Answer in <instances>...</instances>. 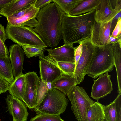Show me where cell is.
<instances>
[{
    "instance_id": "obj_19",
    "label": "cell",
    "mask_w": 121,
    "mask_h": 121,
    "mask_svg": "<svg viewBox=\"0 0 121 121\" xmlns=\"http://www.w3.org/2000/svg\"><path fill=\"white\" fill-rule=\"evenodd\" d=\"M99 1V0H84L72 11L69 15L71 16L81 15L96 9Z\"/></svg>"
},
{
    "instance_id": "obj_30",
    "label": "cell",
    "mask_w": 121,
    "mask_h": 121,
    "mask_svg": "<svg viewBox=\"0 0 121 121\" xmlns=\"http://www.w3.org/2000/svg\"><path fill=\"white\" fill-rule=\"evenodd\" d=\"M35 1L31 4L29 6L26 7L8 17L6 18L7 19H17L23 16L32 8L35 4Z\"/></svg>"
},
{
    "instance_id": "obj_42",
    "label": "cell",
    "mask_w": 121,
    "mask_h": 121,
    "mask_svg": "<svg viewBox=\"0 0 121 121\" xmlns=\"http://www.w3.org/2000/svg\"><path fill=\"white\" fill-rule=\"evenodd\" d=\"M0 47L4 50L9 53V51L5 45L4 43L0 38Z\"/></svg>"
},
{
    "instance_id": "obj_5",
    "label": "cell",
    "mask_w": 121,
    "mask_h": 121,
    "mask_svg": "<svg viewBox=\"0 0 121 121\" xmlns=\"http://www.w3.org/2000/svg\"><path fill=\"white\" fill-rule=\"evenodd\" d=\"M5 31L7 38L21 46L47 47L39 35L28 27L14 26L8 23Z\"/></svg>"
},
{
    "instance_id": "obj_26",
    "label": "cell",
    "mask_w": 121,
    "mask_h": 121,
    "mask_svg": "<svg viewBox=\"0 0 121 121\" xmlns=\"http://www.w3.org/2000/svg\"><path fill=\"white\" fill-rule=\"evenodd\" d=\"M21 47L23 49L27 57H39L44 55L46 50V48L37 47L26 46Z\"/></svg>"
},
{
    "instance_id": "obj_41",
    "label": "cell",
    "mask_w": 121,
    "mask_h": 121,
    "mask_svg": "<svg viewBox=\"0 0 121 121\" xmlns=\"http://www.w3.org/2000/svg\"><path fill=\"white\" fill-rule=\"evenodd\" d=\"M9 53L5 51L0 47V56L7 58L9 57Z\"/></svg>"
},
{
    "instance_id": "obj_45",
    "label": "cell",
    "mask_w": 121,
    "mask_h": 121,
    "mask_svg": "<svg viewBox=\"0 0 121 121\" xmlns=\"http://www.w3.org/2000/svg\"></svg>"
},
{
    "instance_id": "obj_23",
    "label": "cell",
    "mask_w": 121,
    "mask_h": 121,
    "mask_svg": "<svg viewBox=\"0 0 121 121\" xmlns=\"http://www.w3.org/2000/svg\"><path fill=\"white\" fill-rule=\"evenodd\" d=\"M35 4L23 16L17 19H7L8 23L13 25L19 26H21L22 24L28 20L36 17L40 9L35 8Z\"/></svg>"
},
{
    "instance_id": "obj_44",
    "label": "cell",
    "mask_w": 121,
    "mask_h": 121,
    "mask_svg": "<svg viewBox=\"0 0 121 121\" xmlns=\"http://www.w3.org/2000/svg\"><path fill=\"white\" fill-rule=\"evenodd\" d=\"M13 121H14V120H13Z\"/></svg>"
},
{
    "instance_id": "obj_10",
    "label": "cell",
    "mask_w": 121,
    "mask_h": 121,
    "mask_svg": "<svg viewBox=\"0 0 121 121\" xmlns=\"http://www.w3.org/2000/svg\"><path fill=\"white\" fill-rule=\"evenodd\" d=\"M25 87L23 101L30 109L36 105L37 91L39 86V78L35 72H29L25 74Z\"/></svg>"
},
{
    "instance_id": "obj_17",
    "label": "cell",
    "mask_w": 121,
    "mask_h": 121,
    "mask_svg": "<svg viewBox=\"0 0 121 121\" xmlns=\"http://www.w3.org/2000/svg\"><path fill=\"white\" fill-rule=\"evenodd\" d=\"M51 84L52 87L59 90L65 95L73 87L77 85L74 76L64 73Z\"/></svg>"
},
{
    "instance_id": "obj_2",
    "label": "cell",
    "mask_w": 121,
    "mask_h": 121,
    "mask_svg": "<svg viewBox=\"0 0 121 121\" xmlns=\"http://www.w3.org/2000/svg\"><path fill=\"white\" fill-rule=\"evenodd\" d=\"M95 9L81 15L65 14L62 19L61 33L64 44L80 43L90 38L95 22Z\"/></svg>"
},
{
    "instance_id": "obj_37",
    "label": "cell",
    "mask_w": 121,
    "mask_h": 121,
    "mask_svg": "<svg viewBox=\"0 0 121 121\" xmlns=\"http://www.w3.org/2000/svg\"><path fill=\"white\" fill-rule=\"evenodd\" d=\"M121 11L119 12L113 18L112 21L110 28V36L114 29L118 20L121 17Z\"/></svg>"
},
{
    "instance_id": "obj_1",
    "label": "cell",
    "mask_w": 121,
    "mask_h": 121,
    "mask_svg": "<svg viewBox=\"0 0 121 121\" xmlns=\"http://www.w3.org/2000/svg\"><path fill=\"white\" fill-rule=\"evenodd\" d=\"M65 14L55 2L40 9L36 17L37 25L32 29L47 47H57L62 39V19Z\"/></svg>"
},
{
    "instance_id": "obj_13",
    "label": "cell",
    "mask_w": 121,
    "mask_h": 121,
    "mask_svg": "<svg viewBox=\"0 0 121 121\" xmlns=\"http://www.w3.org/2000/svg\"><path fill=\"white\" fill-rule=\"evenodd\" d=\"M7 108L13 120L27 121L29 115L26 104L22 101L8 94L6 99Z\"/></svg>"
},
{
    "instance_id": "obj_33",
    "label": "cell",
    "mask_w": 121,
    "mask_h": 121,
    "mask_svg": "<svg viewBox=\"0 0 121 121\" xmlns=\"http://www.w3.org/2000/svg\"><path fill=\"white\" fill-rule=\"evenodd\" d=\"M121 17L120 18L110 36L115 38L121 35Z\"/></svg>"
},
{
    "instance_id": "obj_43",
    "label": "cell",
    "mask_w": 121,
    "mask_h": 121,
    "mask_svg": "<svg viewBox=\"0 0 121 121\" xmlns=\"http://www.w3.org/2000/svg\"><path fill=\"white\" fill-rule=\"evenodd\" d=\"M46 85L48 90L50 89H52V86L51 83L50 82H48L46 83Z\"/></svg>"
},
{
    "instance_id": "obj_12",
    "label": "cell",
    "mask_w": 121,
    "mask_h": 121,
    "mask_svg": "<svg viewBox=\"0 0 121 121\" xmlns=\"http://www.w3.org/2000/svg\"><path fill=\"white\" fill-rule=\"evenodd\" d=\"M112 20L105 23H98L95 21L90 37L91 42L94 45L101 46L108 44L110 36Z\"/></svg>"
},
{
    "instance_id": "obj_35",
    "label": "cell",
    "mask_w": 121,
    "mask_h": 121,
    "mask_svg": "<svg viewBox=\"0 0 121 121\" xmlns=\"http://www.w3.org/2000/svg\"><path fill=\"white\" fill-rule=\"evenodd\" d=\"M79 45L76 47L75 53V66L77 65L81 56L82 51V44L81 43Z\"/></svg>"
},
{
    "instance_id": "obj_15",
    "label": "cell",
    "mask_w": 121,
    "mask_h": 121,
    "mask_svg": "<svg viewBox=\"0 0 121 121\" xmlns=\"http://www.w3.org/2000/svg\"><path fill=\"white\" fill-rule=\"evenodd\" d=\"M9 59L14 79L23 74V65L24 61V51L17 44H13L9 48Z\"/></svg>"
},
{
    "instance_id": "obj_27",
    "label": "cell",
    "mask_w": 121,
    "mask_h": 121,
    "mask_svg": "<svg viewBox=\"0 0 121 121\" xmlns=\"http://www.w3.org/2000/svg\"><path fill=\"white\" fill-rule=\"evenodd\" d=\"M30 121H65L60 116L44 114H38L32 118Z\"/></svg>"
},
{
    "instance_id": "obj_29",
    "label": "cell",
    "mask_w": 121,
    "mask_h": 121,
    "mask_svg": "<svg viewBox=\"0 0 121 121\" xmlns=\"http://www.w3.org/2000/svg\"><path fill=\"white\" fill-rule=\"evenodd\" d=\"M48 90L46 83H44L41 80H40L39 85L37 93L36 105L33 109L37 108L44 97Z\"/></svg>"
},
{
    "instance_id": "obj_24",
    "label": "cell",
    "mask_w": 121,
    "mask_h": 121,
    "mask_svg": "<svg viewBox=\"0 0 121 121\" xmlns=\"http://www.w3.org/2000/svg\"><path fill=\"white\" fill-rule=\"evenodd\" d=\"M84 0H53L52 2L56 3L60 9L67 14L75 9Z\"/></svg>"
},
{
    "instance_id": "obj_40",
    "label": "cell",
    "mask_w": 121,
    "mask_h": 121,
    "mask_svg": "<svg viewBox=\"0 0 121 121\" xmlns=\"http://www.w3.org/2000/svg\"><path fill=\"white\" fill-rule=\"evenodd\" d=\"M14 0H0V17H2L0 14V12L1 10L7 5L9 3L12 2Z\"/></svg>"
},
{
    "instance_id": "obj_11",
    "label": "cell",
    "mask_w": 121,
    "mask_h": 121,
    "mask_svg": "<svg viewBox=\"0 0 121 121\" xmlns=\"http://www.w3.org/2000/svg\"><path fill=\"white\" fill-rule=\"evenodd\" d=\"M108 73L99 76L93 85L91 96L98 101L110 94L113 90V85Z\"/></svg>"
},
{
    "instance_id": "obj_18",
    "label": "cell",
    "mask_w": 121,
    "mask_h": 121,
    "mask_svg": "<svg viewBox=\"0 0 121 121\" xmlns=\"http://www.w3.org/2000/svg\"><path fill=\"white\" fill-rule=\"evenodd\" d=\"M25 87V74H23L14 79L8 91L10 95L22 101Z\"/></svg>"
},
{
    "instance_id": "obj_38",
    "label": "cell",
    "mask_w": 121,
    "mask_h": 121,
    "mask_svg": "<svg viewBox=\"0 0 121 121\" xmlns=\"http://www.w3.org/2000/svg\"><path fill=\"white\" fill-rule=\"evenodd\" d=\"M0 38L4 43L7 39L4 27L0 23Z\"/></svg>"
},
{
    "instance_id": "obj_9",
    "label": "cell",
    "mask_w": 121,
    "mask_h": 121,
    "mask_svg": "<svg viewBox=\"0 0 121 121\" xmlns=\"http://www.w3.org/2000/svg\"><path fill=\"white\" fill-rule=\"evenodd\" d=\"M39 58L40 78L44 83L50 82L52 84L63 73L57 62L52 58L44 54Z\"/></svg>"
},
{
    "instance_id": "obj_8",
    "label": "cell",
    "mask_w": 121,
    "mask_h": 121,
    "mask_svg": "<svg viewBox=\"0 0 121 121\" xmlns=\"http://www.w3.org/2000/svg\"><path fill=\"white\" fill-rule=\"evenodd\" d=\"M121 11V0H99L95 14V21L98 23L108 22Z\"/></svg>"
},
{
    "instance_id": "obj_28",
    "label": "cell",
    "mask_w": 121,
    "mask_h": 121,
    "mask_svg": "<svg viewBox=\"0 0 121 121\" xmlns=\"http://www.w3.org/2000/svg\"><path fill=\"white\" fill-rule=\"evenodd\" d=\"M57 64L63 73L74 76L76 67L74 63L58 62Z\"/></svg>"
},
{
    "instance_id": "obj_34",
    "label": "cell",
    "mask_w": 121,
    "mask_h": 121,
    "mask_svg": "<svg viewBox=\"0 0 121 121\" xmlns=\"http://www.w3.org/2000/svg\"><path fill=\"white\" fill-rule=\"evenodd\" d=\"M53 0H36L35 4V7L40 9L52 2Z\"/></svg>"
},
{
    "instance_id": "obj_39",
    "label": "cell",
    "mask_w": 121,
    "mask_h": 121,
    "mask_svg": "<svg viewBox=\"0 0 121 121\" xmlns=\"http://www.w3.org/2000/svg\"><path fill=\"white\" fill-rule=\"evenodd\" d=\"M117 42H121V35L115 38L110 36L108 44H113Z\"/></svg>"
},
{
    "instance_id": "obj_25",
    "label": "cell",
    "mask_w": 121,
    "mask_h": 121,
    "mask_svg": "<svg viewBox=\"0 0 121 121\" xmlns=\"http://www.w3.org/2000/svg\"><path fill=\"white\" fill-rule=\"evenodd\" d=\"M105 121H118L115 100L108 105H102Z\"/></svg>"
},
{
    "instance_id": "obj_20",
    "label": "cell",
    "mask_w": 121,
    "mask_h": 121,
    "mask_svg": "<svg viewBox=\"0 0 121 121\" xmlns=\"http://www.w3.org/2000/svg\"><path fill=\"white\" fill-rule=\"evenodd\" d=\"M121 42L113 44V51L114 62L117 72L118 92H121Z\"/></svg>"
},
{
    "instance_id": "obj_4",
    "label": "cell",
    "mask_w": 121,
    "mask_h": 121,
    "mask_svg": "<svg viewBox=\"0 0 121 121\" xmlns=\"http://www.w3.org/2000/svg\"><path fill=\"white\" fill-rule=\"evenodd\" d=\"M68 101L63 92L52 87L48 90L37 108L33 110L37 114L60 116L65 110Z\"/></svg>"
},
{
    "instance_id": "obj_3",
    "label": "cell",
    "mask_w": 121,
    "mask_h": 121,
    "mask_svg": "<svg viewBox=\"0 0 121 121\" xmlns=\"http://www.w3.org/2000/svg\"><path fill=\"white\" fill-rule=\"evenodd\" d=\"M113 44L95 46L94 53L87 74L95 79L104 73L112 71L114 66L113 51Z\"/></svg>"
},
{
    "instance_id": "obj_21",
    "label": "cell",
    "mask_w": 121,
    "mask_h": 121,
    "mask_svg": "<svg viewBox=\"0 0 121 121\" xmlns=\"http://www.w3.org/2000/svg\"><path fill=\"white\" fill-rule=\"evenodd\" d=\"M0 77L11 84L14 80L9 57L0 56Z\"/></svg>"
},
{
    "instance_id": "obj_22",
    "label": "cell",
    "mask_w": 121,
    "mask_h": 121,
    "mask_svg": "<svg viewBox=\"0 0 121 121\" xmlns=\"http://www.w3.org/2000/svg\"><path fill=\"white\" fill-rule=\"evenodd\" d=\"M104 120L102 104L99 102H95L88 109L87 121H102Z\"/></svg>"
},
{
    "instance_id": "obj_6",
    "label": "cell",
    "mask_w": 121,
    "mask_h": 121,
    "mask_svg": "<svg viewBox=\"0 0 121 121\" xmlns=\"http://www.w3.org/2000/svg\"><path fill=\"white\" fill-rule=\"evenodd\" d=\"M71 104V109L78 121H87L89 107L95 102L88 96L83 88L76 85L66 94Z\"/></svg>"
},
{
    "instance_id": "obj_16",
    "label": "cell",
    "mask_w": 121,
    "mask_h": 121,
    "mask_svg": "<svg viewBox=\"0 0 121 121\" xmlns=\"http://www.w3.org/2000/svg\"><path fill=\"white\" fill-rule=\"evenodd\" d=\"M36 0H14L1 10L0 14L6 18L24 8L29 6Z\"/></svg>"
},
{
    "instance_id": "obj_31",
    "label": "cell",
    "mask_w": 121,
    "mask_h": 121,
    "mask_svg": "<svg viewBox=\"0 0 121 121\" xmlns=\"http://www.w3.org/2000/svg\"><path fill=\"white\" fill-rule=\"evenodd\" d=\"M114 100L116 103L118 121H121V92L119 93Z\"/></svg>"
},
{
    "instance_id": "obj_36",
    "label": "cell",
    "mask_w": 121,
    "mask_h": 121,
    "mask_svg": "<svg viewBox=\"0 0 121 121\" xmlns=\"http://www.w3.org/2000/svg\"><path fill=\"white\" fill-rule=\"evenodd\" d=\"M38 22L36 17L31 18L26 22L21 25V26H26L33 29L35 28L38 24Z\"/></svg>"
},
{
    "instance_id": "obj_32",
    "label": "cell",
    "mask_w": 121,
    "mask_h": 121,
    "mask_svg": "<svg viewBox=\"0 0 121 121\" xmlns=\"http://www.w3.org/2000/svg\"><path fill=\"white\" fill-rule=\"evenodd\" d=\"M10 85L8 81L0 77V95L8 91Z\"/></svg>"
},
{
    "instance_id": "obj_7",
    "label": "cell",
    "mask_w": 121,
    "mask_h": 121,
    "mask_svg": "<svg viewBox=\"0 0 121 121\" xmlns=\"http://www.w3.org/2000/svg\"><path fill=\"white\" fill-rule=\"evenodd\" d=\"M82 44V53L75 67L74 76L77 84H79L84 80L92 59L95 46L91 42L90 38L80 43Z\"/></svg>"
},
{
    "instance_id": "obj_14",
    "label": "cell",
    "mask_w": 121,
    "mask_h": 121,
    "mask_svg": "<svg viewBox=\"0 0 121 121\" xmlns=\"http://www.w3.org/2000/svg\"><path fill=\"white\" fill-rule=\"evenodd\" d=\"M76 47L73 45L64 44L63 46L53 49H46L48 56L57 62L75 63V53Z\"/></svg>"
}]
</instances>
